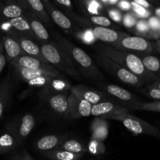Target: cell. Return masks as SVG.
<instances>
[{
    "label": "cell",
    "instance_id": "cell-49",
    "mask_svg": "<svg viewBox=\"0 0 160 160\" xmlns=\"http://www.w3.org/2000/svg\"><path fill=\"white\" fill-rule=\"evenodd\" d=\"M158 89H159L160 90V82L159 83V84H158Z\"/></svg>",
    "mask_w": 160,
    "mask_h": 160
},
{
    "label": "cell",
    "instance_id": "cell-2",
    "mask_svg": "<svg viewBox=\"0 0 160 160\" xmlns=\"http://www.w3.org/2000/svg\"><path fill=\"white\" fill-rule=\"evenodd\" d=\"M95 38L106 42H114L119 38V34L117 31L103 27H96L93 30Z\"/></svg>",
    "mask_w": 160,
    "mask_h": 160
},
{
    "label": "cell",
    "instance_id": "cell-37",
    "mask_svg": "<svg viewBox=\"0 0 160 160\" xmlns=\"http://www.w3.org/2000/svg\"><path fill=\"white\" fill-rule=\"evenodd\" d=\"M94 37L95 36H94L93 32H92V31H87L84 34V39L87 42H92L94 40Z\"/></svg>",
    "mask_w": 160,
    "mask_h": 160
},
{
    "label": "cell",
    "instance_id": "cell-47",
    "mask_svg": "<svg viewBox=\"0 0 160 160\" xmlns=\"http://www.w3.org/2000/svg\"><path fill=\"white\" fill-rule=\"evenodd\" d=\"M156 15L158 16V17H160V8H159V9H158L156 11Z\"/></svg>",
    "mask_w": 160,
    "mask_h": 160
},
{
    "label": "cell",
    "instance_id": "cell-34",
    "mask_svg": "<svg viewBox=\"0 0 160 160\" xmlns=\"http://www.w3.org/2000/svg\"><path fill=\"white\" fill-rule=\"evenodd\" d=\"M149 95L154 99L160 100V90L158 88H153L149 92Z\"/></svg>",
    "mask_w": 160,
    "mask_h": 160
},
{
    "label": "cell",
    "instance_id": "cell-5",
    "mask_svg": "<svg viewBox=\"0 0 160 160\" xmlns=\"http://www.w3.org/2000/svg\"><path fill=\"white\" fill-rule=\"evenodd\" d=\"M42 52L44 57L49 62L53 64L59 63L61 60L60 55L55 47L51 45H45L42 48Z\"/></svg>",
    "mask_w": 160,
    "mask_h": 160
},
{
    "label": "cell",
    "instance_id": "cell-36",
    "mask_svg": "<svg viewBox=\"0 0 160 160\" xmlns=\"http://www.w3.org/2000/svg\"><path fill=\"white\" fill-rule=\"evenodd\" d=\"M96 134L99 138H106L107 135V130L105 128H99L96 131Z\"/></svg>",
    "mask_w": 160,
    "mask_h": 160
},
{
    "label": "cell",
    "instance_id": "cell-14",
    "mask_svg": "<svg viewBox=\"0 0 160 160\" xmlns=\"http://www.w3.org/2000/svg\"><path fill=\"white\" fill-rule=\"evenodd\" d=\"M58 143V139L56 136L48 135L42 138L38 142V147L41 150H48L56 146Z\"/></svg>",
    "mask_w": 160,
    "mask_h": 160
},
{
    "label": "cell",
    "instance_id": "cell-25",
    "mask_svg": "<svg viewBox=\"0 0 160 160\" xmlns=\"http://www.w3.org/2000/svg\"><path fill=\"white\" fill-rule=\"evenodd\" d=\"M91 20L93 23L97 25H99V27H103V28H106L111 25V21L105 17H100V16H95V17H92L91 18Z\"/></svg>",
    "mask_w": 160,
    "mask_h": 160
},
{
    "label": "cell",
    "instance_id": "cell-9",
    "mask_svg": "<svg viewBox=\"0 0 160 160\" xmlns=\"http://www.w3.org/2000/svg\"><path fill=\"white\" fill-rule=\"evenodd\" d=\"M17 69H19V72L20 73V76L26 81H32L35 78H39L44 75V72L42 70H32V69L24 68V67H19L16 65Z\"/></svg>",
    "mask_w": 160,
    "mask_h": 160
},
{
    "label": "cell",
    "instance_id": "cell-30",
    "mask_svg": "<svg viewBox=\"0 0 160 160\" xmlns=\"http://www.w3.org/2000/svg\"><path fill=\"white\" fill-rule=\"evenodd\" d=\"M123 23H124L125 26L128 27V28H131V27L135 25L136 20L132 16L128 14V15L125 16L124 19H123Z\"/></svg>",
    "mask_w": 160,
    "mask_h": 160
},
{
    "label": "cell",
    "instance_id": "cell-1",
    "mask_svg": "<svg viewBox=\"0 0 160 160\" xmlns=\"http://www.w3.org/2000/svg\"><path fill=\"white\" fill-rule=\"evenodd\" d=\"M122 45L128 49L136 51H150L151 45L145 38L136 36L127 37L122 40Z\"/></svg>",
    "mask_w": 160,
    "mask_h": 160
},
{
    "label": "cell",
    "instance_id": "cell-40",
    "mask_svg": "<svg viewBox=\"0 0 160 160\" xmlns=\"http://www.w3.org/2000/svg\"><path fill=\"white\" fill-rule=\"evenodd\" d=\"M120 6L123 9H129L130 8H131V5H130V3H128V2H123V1L120 3Z\"/></svg>",
    "mask_w": 160,
    "mask_h": 160
},
{
    "label": "cell",
    "instance_id": "cell-8",
    "mask_svg": "<svg viewBox=\"0 0 160 160\" xmlns=\"http://www.w3.org/2000/svg\"><path fill=\"white\" fill-rule=\"evenodd\" d=\"M34 126V119L32 116L26 115L22 119L20 127V134L22 137H26L31 133Z\"/></svg>",
    "mask_w": 160,
    "mask_h": 160
},
{
    "label": "cell",
    "instance_id": "cell-15",
    "mask_svg": "<svg viewBox=\"0 0 160 160\" xmlns=\"http://www.w3.org/2000/svg\"><path fill=\"white\" fill-rule=\"evenodd\" d=\"M145 67L152 72H157L160 70V61L154 56H148L143 59Z\"/></svg>",
    "mask_w": 160,
    "mask_h": 160
},
{
    "label": "cell",
    "instance_id": "cell-45",
    "mask_svg": "<svg viewBox=\"0 0 160 160\" xmlns=\"http://www.w3.org/2000/svg\"><path fill=\"white\" fill-rule=\"evenodd\" d=\"M154 109H157V110L160 111V102L158 103V104L155 105V106H154Z\"/></svg>",
    "mask_w": 160,
    "mask_h": 160
},
{
    "label": "cell",
    "instance_id": "cell-42",
    "mask_svg": "<svg viewBox=\"0 0 160 160\" xmlns=\"http://www.w3.org/2000/svg\"><path fill=\"white\" fill-rule=\"evenodd\" d=\"M57 2L59 4L64 5L66 6H70L71 4L70 1H69V0H57Z\"/></svg>",
    "mask_w": 160,
    "mask_h": 160
},
{
    "label": "cell",
    "instance_id": "cell-48",
    "mask_svg": "<svg viewBox=\"0 0 160 160\" xmlns=\"http://www.w3.org/2000/svg\"><path fill=\"white\" fill-rule=\"evenodd\" d=\"M158 51H159L160 53V42L159 43H158Z\"/></svg>",
    "mask_w": 160,
    "mask_h": 160
},
{
    "label": "cell",
    "instance_id": "cell-17",
    "mask_svg": "<svg viewBox=\"0 0 160 160\" xmlns=\"http://www.w3.org/2000/svg\"><path fill=\"white\" fill-rule=\"evenodd\" d=\"M31 28L34 34L41 39L46 40L48 38V33L45 27L37 20H33L31 23Z\"/></svg>",
    "mask_w": 160,
    "mask_h": 160
},
{
    "label": "cell",
    "instance_id": "cell-28",
    "mask_svg": "<svg viewBox=\"0 0 160 160\" xmlns=\"http://www.w3.org/2000/svg\"><path fill=\"white\" fill-rule=\"evenodd\" d=\"M148 25H149L150 28L156 31H160V19L158 17H152L149 19L148 20Z\"/></svg>",
    "mask_w": 160,
    "mask_h": 160
},
{
    "label": "cell",
    "instance_id": "cell-29",
    "mask_svg": "<svg viewBox=\"0 0 160 160\" xmlns=\"http://www.w3.org/2000/svg\"><path fill=\"white\" fill-rule=\"evenodd\" d=\"M28 2L33 9L38 12H42L44 9V6L40 0H28Z\"/></svg>",
    "mask_w": 160,
    "mask_h": 160
},
{
    "label": "cell",
    "instance_id": "cell-12",
    "mask_svg": "<svg viewBox=\"0 0 160 160\" xmlns=\"http://www.w3.org/2000/svg\"><path fill=\"white\" fill-rule=\"evenodd\" d=\"M52 17L57 25L63 29H69L71 27V22L68 17H66L63 13L58 10H54L52 12Z\"/></svg>",
    "mask_w": 160,
    "mask_h": 160
},
{
    "label": "cell",
    "instance_id": "cell-16",
    "mask_svg": "<svg viewBox=\"0 0 160 160\" xmlns=\"http://www.w3.org/2000/svg\"><path fill=\"white\" fill-rule=\"evenodd\" d=\"M113 109V105L111 102H102L94 105L92 109V115L99 116L102 114L107 113L112 111Z\"/></svg>",
    "mask_w": 160,
    "mask_h": 160
},
{
    "label": "cell",
    "instance_id": "cell-13",
    "mask_svg": "<svg viewBox=\"0 0 160 160\" xmlns=\"http://www.w3.org/2000/svg\"><path fill=\"white\" fill-rule=\"evenodd\" d=\"M117 76L122 81L128 84H136L138 83L139 79L132 72L127 70L126 69L121 68L117 71Z\"/></svg>",
    "mask_w": 160,
    "mask_h": 160
},
{
    "label": "cell",
    "instance_id": "cell-26",
    "mask_svg": "<svg viewBox=\"0 0 160 160\" xmlns=\"http://www.w3.org/2000/svg\"><path fill=\"white\" fill-rule=\"evenodd\" d=\"M84 99L87 100L88 102H89L91 104H95V105H96V103L98 102L99 100L101 99L99 95L93 92H85L84 95Z\"/></svg>",
    "mask_w": 160,
    "mask_h": 160
},
{
    "label": "cell",
    "instance_id": "cell-3",
    "mask_svg": "<svg viewBox=\"0 0 160 160\" xmlns=\"http://www.w3.org/2000/svg\"><path fill=\"white\" fill-rule=\"evenodd\" d=\"M128 68L135 75H142L145 73V66L142 61L134 54H129L126 57Z\"/></svg>",
    "mask_w": 160,
    "mask_h": 160
},
{
    "label": "cell",
    "instance_id": "cell-23",
    "mask_svg": "<svg viewBox=\"0 0 160 160\" xmlns=\"http://www.w3.org/2000/svg\"><path fill=\"white\" fill-rule=\"evenodd\" d=\"M92 106L89 102L87 100L83 99L80 102L79 106H78V111L79 113L83 117H88L92 114Z\"/></svg>",
    "mask_w": 160,
    "mask_h": 160
},
{
    "label": "cell",
    "instance_id": "cell-21",
    "mask_svg": "<svg viewBox=\"0 0 160 160\" xmlns=\"http://www.w3.org/2000/svg\"><path fill=\"white\" fill-rule=\"evenodd\" d=\"M10 24L16 29L20 31H28L31 28V26L29 23L23 18V17H17V18L11 19L10 20Z\"/></svg>",
    "mask_w": 160,
    "mask_h": 160
},
{
    "label": "cell",
    "instance_id": "cell-24",
    "mask_svg": "<svg viewBox=\"0 0 160 160\" xmlns=\"http://www.w3.org/2000/svg\"><path fill=\"white\" fill-rule=\"evenodd\" d=\"M64 148L67 152L71 153H77L82 151L81 145L75 140H70L66 142L64 145Z\"/></svg>",
    "mask_w": 160,
    "mask_h": 160
},
{
    "label": "cell",
    "instance_id": "cell-27",
    "mask_svg": "<svg viewBox=\"0 0 160 160\" xmlns=\"http://www.w3.org/2000/svg\"><path fill=\"white\" fill-rule=\"evenodd\" d=\"M131 6H132L134 10L135 11L138 15H140L141 17H148V16H149L150 12H148V11H146V9H145L144 7H142V6H141L140 5L137 4L135 2H131Z\"/></svg>",
    "mask_w": 160,
    "mask_h": 160
},
{
    "label": "cell",
    "instance_id": "cell-22",
    "mask_svg": "<svg viewBox=\"0 0 160 160\" xmlns=\"http://www.w3.org/2000/svg\"><path fill=\"white\" fill-rule=\"evenodd\" d=\"M13 145V139L9 134H4L0 137V153L6 152Z\"/></svg>",
    "mask_w": 160,
    "mask_h": 160
},
{
    "label": "cell",
    "instance_id": "cell-33",
    "mask_svg": "<svg viewBox=\"0 0 160 160\" xmlns=\"http://www.w3.org/2000/svg\"><path fill=\"white\" fill-rule=\"evenodd\" d=\"M45 81H46V80H45V77L42 76L29 81V84L31 85H43L45 84Z\"/></svg>",
    "mask_w": 160,
    "mask_h": 160
},
{
    "label": "cell",
    "instance_id": "cell-11",
    "mask_svg": "<svg viewBox=\"0 0 160 160\" xmlns=\"http://www.w3.org/2000/svg\"><path fill=\"white\" fill-rule=\"evenodd\" d=\"M108 92L113 96L124 101H128L131 98V94L124 88L119 87L117 85H109L107 88Z\"/></svg>",
    "mask_w": 160,
    "mask_h": 160
},
{
    "label": "cell",
    "instance_id": "cell-31",
    "mask_svg": "<svg viewBox=\"0 0 160 160\" xmlns=\"http://www.w3.org/2000/svg\"><path fill=\"white\" fill-rule=\"evenodd\" d=\"M137 28L138 30H139L140 31L147 32V31H149L150 27L149 25H148V23L143 21V20H141V21H139L138 23H137Z\"/></svg>",
    "mask_w": 160,
    "mask_h": 160
},
{
    "label": "cell",
    "instance_id": "cell-7",
    "mask_svg": "<svg viewBox=\"0 0 160 160\" xmlns=\"http://www.w3.org/2000/svg\"><path fill=\"white\" fill-rule=\"evenodd\" d=\"M72 53H73V58L76 59L77 62H79L83 67L87 68L92 65V61L91 57L81 48L75 47V48H73Z\"/></svg>",
    "mask_w": 160,
    "mask_h": 160
},
{
    "label": "cell",
    "instance_id": "cell-38",
    "mask_svg": "<svg viewBox=\"0 0 160 160\" xmlns=\"http://www.w3.org/2000/svg\"><path fill=\"white\" fill-rule=\"evenodd\" d=\"M135 2L137 4L140 5L141 6H142V7L144 8H149L150 7V4L147 1H145V0H135Z\"/></svg>",
    "mask_w": 160,
    "mask_h": 160
},
{
    "label": "cell",
    "instance_id": "cell-19",
    "mask_svg": "<svg viewBox=\"0 0 160 160\" xmlns=\"http://www.w3.org/2000/svg\"><path fill=\"white\" fill-rule=\"evenodd\" d=\"M20 47L23 51L30 55H38L39 53L38 46L30 40H27V39L21 40Z\"/></svg>",
    "mask_w": 160,
    "mask_h": 160
},
{
    "label": "cell",
    "instance_id": "cell-43",
    "mask_svg": "<svg viewBox=\"0 0 160 160\" xmlns=\"http://www.w3.org/2000/svg\"><path fill=\"white\" fill-rule=\"evenodd\" d=\"M4 62H5L4 57H3L2 55L0 53V71H1L2 69V67H3V66H4Z\"/></svg>",
    "mask_w": 160,
    "mask_h": 160
},
{
    "label": "cell",
    "instance_id": "cell-10",
    "mask_svg": "<svg viewBox=\"0 0 160 160\" xmlns=\"http://www.w3.org/2000/svg\"><path fill=\"white\" fill-rule=\"evenodd\" d=\"M50 105L54 110L59 112H64L67 109V98L62 95H55L50 99Z\"/></svg>",
    "mask_w": 160,
    "mask_h": 160
},
{
    "label": "cell",
    "instance_id": "cell-35",
    "mask_svg": "<svg viewBox=\"0 0 160 160\" xmlns=\"http://www.w3.org/2000/svg\"><path fill=\"white\" fill-rule=\"evenodd\" d=\"M109 16H110V17L112 19V20H115V21H117V22L120 21V19H121L120 12H117V11H115V10L110 11V12H109Z\"/></svg>",
    "mask_w": 160,
    "mask_h": 160
},
{
    "label": "cell",
    "instance_id": "cell-18",
    "mask_svg": "<svg viewBox=\"0 0 160 160\" xmlns=\"http://www.w3.org/2000/svg\"><path fill=\"white\" fill-rule=\"evenodd\" d=\"M2 13L6 17L14 19L20 17L22 14V9L17 5H9L3 8Z\"/></svg>",
    "mask_w": 160,
    "mask_h": 160
},
{
    "label": "cell",
    "instance_id": "cell-4",
    "mask_svg": "<svg viewBox=\"0 0 160 160\" xmlns=\"http://www.w3.org/2000/svg\"><path fill=\"white\" fill-rule=\"evenodd\" d=\"M4 48L8 56L11 59L17 58L21 52V47L18 42L10 37L3 38Z\"/></svg>",
    "mask_w": 160,
    "mask_h": 160
},
{
    "label": "cell",
    "instance_id": "cell-41",
    "mask_svg": "<svg viewBox=\"0 0 160 160\" xmlns=\"http://www.w3.org/2000/svg\"><path fill=\"white\" fill-rule=\"evenodd\" d=\"M53 85H54V87L57 89H61L62 88V87H63V84H62L61 81H55V82L53 83Z\"/></svg>",
    "mask_w": 160,
    "mask_h": 160
},
{
    "label": "cell",
    "instance_id": "cell-32",
    "mask_svg": "<svg viewBox=\"0 0 160 160\" xmlns=\"http://www.w3.org/2000/svg\"><path fill=\"white\" fill-rule=\"evenodd\" d=\"M57 157L60 160H72L73 159V155L71 152H64L58 153Z\"/></svg>",
    "mask_w": 160,
    "mask_h": 160
},
{
    "label": "cell",
    "instance_id": "cell-6",
    "mask_svg": "<svg viewBox=\"0 0 160 160\" xmlns=\"http://www.w3.org/2000/svg\"><path fill=\"white\" fill-rule=\"evenodd\" d=\"M15 65L32 70H40L41 62L38 59L28 56H23L19 58L15 62Z\"/></svg>",
    "mask_w": 160,
    "mask_h": 160
},
{
    "label": "cell",
    "instance_id": "cell-46",
    "mask_svg": "<svg viewBox=\"0 0 160 160\" xmlns=\"http://www.w3.org/2000/svg\"><path fill=\"white\" fill-rule=\"evenodd\" d=\"M108 2L110 3V4H116V3L118 2V1H117V0H114V1H112V0H110V1H108Z\"/></svg>",
    "mask_w": 160,
    "mask_h": 160
},
{
    "label": "cell",
    "instance_id": "cell-51",
    "mask_svg": "<svg viewBox=\"0 0 160 160\" xmlns=\"http://www.w3.org/2000/svg\"><path fill=\"white\" fill-rule=\"evenodd\" d=\"M159 33H160V31H159Z\"/></svg>",
    "mask_w": 160,
    "mask_h": 160
},
{
    "label": "cell",
    "instance_id": "cell-20",
    "mask_svg": "<svg viewBox=\"0 0 160 160\" xmlns=\"http://www.w3.org/2000/svg\"><path fill=\"white\" fill-rule=\"evenodd\" d=\"M123 125L128 128V130H130L131 131H132L134 134H142L143 133V128H142V124H141L139 122H138L137 120H132L131 118H126L123 120Z\"/></svg>",
    "mask_w": 160,
    "mask_h": 160
},
{
    "label": "cell",
    "instance_id": "cell-44",
    "mask_svg": "<svg viewBox=\"0 0 160 160\" xmlns=\"http://www.w3.org/2000/svg\"><path fill=\"white\" fill-rule=\"evenodd\" d=\"M3 103H2V99L0 98V117H1L2 114L3 112Z\"/></svg>",
    "mask_w": 160,
    "mask_h": 160
},
{
    "label": "cell",
    "instance_id": "cell-50",
    "mask_svg": "<svg viewBox=\"0 0 160 160\" xmlns=\"http://www.w3.org/2000/svg\"><path fill=\"white\" fill-rule=\"evenodd\" d=\"M0 49H1V45H0Z\"/></svg>",
    "mask_w": 160,
    "mask_h": 160
},
{
    "label": "cell",
    "instance_id": "cell-39",
    "mask_svg": "<svg viewBox=\"0 0 160 160\" xmlns=\"http://www.w3.org/2000/svg\"><path fill=\"white\" fill-rule=\"evenodd\" d=\"M98 7V3L95 2H93L91 4L90 7H89V10L92 12H94V13H97V8Z\"/></svg>",
    "mask_w": 160,
    "mask_h": 160
}]
</instances>
